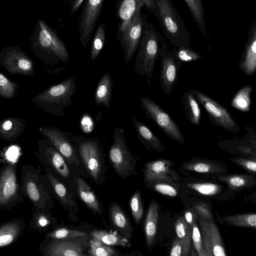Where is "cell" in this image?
<instances>
[{
    "mask_svg": "<svg viewBox=\"0 0 256 256\" xmlns=\"http://www.w3.org/2000/svg\"><path fill=\"white\" fill-rule=\"evenodd\" d=\"M39 164H23L20 172V186L24 196L34 208L50 211L54 206V198L45 174Z\"/></svg>",
    "mask_w": 256,
    "mask_h": 256,
    "instance_id": "1",
    "label": "cell"
},
{
    "mask_svg": "<svg viewBox=\"0 0 256 256\" xmlns=\"http://www.w3.org/2000/svg\"><path fill=\"white\" fill-rule=\"evenodd\" d=\"M73 141L78 154L90 178L97 185L106 179V165L104 147L98 138L74 136Z\"/></svg>",
    "mask_w": 256,
    "mask_h": 256,
    "instance_id": "2",
    "label": "cell"
},
{
    "mask_svg": "<svg viewBox=\"0 0 256 256\" xmlns=\"http://www.w3.org/2000/svg\"><path fill=\"white\" fill-rule=\"evenodd\" d=\"M76 76L68 78L38 94L32 100L48 113L63 117L64 108L70 106L72 97L76 92Z\"/></svg>",
    "mask_w": 256,
    "mask_h": 256,
    "instance_id": "3",
    "label": "cell"
},
{
    "mask_svg": "<svg viewBox=\"0 0 256 256\" xmlns=\"http://www.w3.org/2000/svg\"><path fill=\"white\" fill-rule=\"evenodd\" d=\"M156 16L169 41L178 48L190 47V37L170 0H154Z\"/></svg>",
    "mask_w": 256,
    "mask_h": 256,
    "instance_id": "4",
    "label": "cell"
},
{
    "mask_svg": "<svg viewBox=\"0 0 256 256\" xmlns=\"http://www.w3.org/2000/svg\"><path fill=\"white\" fill-rule=\"evenodd\" d=\"M142 30L138 52L135 56V72L150 79L154 73L158 55V43L162 38L155 27L144 16Z\"/></svg>",
    "mask_w": 256,
    "mask_h": 256,
    "instance_id": "5",
    "label": "cell"
},
{
    "mask_svg": "<svg viewBox=\"0 0 256 256\" xmlns=\"http://www.w3.org/2000/svg\"><path fill=\"white\" fill-rule=\"evenodd\" d=\"M108 157L115 173L120 178L126 179L138 174L136 165L138 158L128 149L124 130L120 126H117L114 130L113 141L109 148Z\"/></svg>",
    "mask_w": 256,
    "mask_h": 256,
    "instance_id": "6",
    "label": "cell"
},
{
    "mask_svg": "<svg viewBox=\"0 0 256 256\" xmlns=\"http://www.w3.org/2000/svg\"><path fill=\"white\" fill-rule=\"evenodd\" d=\"M37 157L44 169L48 170L76 192L75 179L80 176L48 139L40 143Z\"/></svg>",
    "mask_w": 256,
    "mask_h": 256,
    "instance_id": "7",
    "label": "cell"
},
{
    "mask_svg": "<svg viewBox=\"0 0 256 256\" xmlns=\"http://www.w3.org/2000/svg\"><path fill=\"white\" fill-rule=\"evenodd\" d=\"M39 130L80 176L90 178L78 154L73 141L74 135L72 132L62 130L54 126L40 128Z\"/></svg>",
    "mask_w": 256,
    "mask_h": 256,
    "instance_id": "8",
    "label": "cell"
},
{
    "mask_svg": "<svg viewBox=\"0 0 256 256\" xmlns=\"http://www.w3.org/2000/svg\"><path fill=\"white\" fill-rule=\"evenodd\" d=\"M36 44L44 60L50 64L67 63L70 60L68 50L58 34L42 20L36 29Z\"/></svg>",
    "mask_w": 256,
    "mask_h": 256,
    "instance_id": "9",
    "label": "cell"
},
{
    "mask_svg": "<svg viewBox=\"0 0 256 256\" xmlns=\"http://www.w3.org/2000/svg\"><path fill=\"white\" fill-rule=\"evenodd\" d=\"M16 165L8 162L0 169V209L11 210L24 200Z\"/></svg>",
    "mask_w": 256,
    "mask_h": 256,
    "instance_id": "10",
    "label": "cell"
},
{
    "mask_svg": "<svg viewBox=\"0 0 256 256\" xmlns=\"http://www.w3.org/2000/svg\"><path fill=\"white\" fill-rule=\"evenodd\" d=\"M90 236L72 238L52 239L44 238L39 246L43 256H87Z\"/></svg>",
    "mask_w": 256,
    "mask_h": 256,
    "instance_id": "11",
    "label": "cell"
},
{
    "mask_svg": "<svg viewBox=\"0 0 256 256\" xmlns=\"http://www.w3.org/2000/svg\"><path fill=\"white\" fill-rule=\"evenodd\" d=\"M142 5L134 12L130 20L122 30H118V38L126 64L131 61L138 49L142 30L143 19L141 13Z\"/></svg>",
    "mask_w": 256,
    "mask_h": 256,
    "instance_id": "12",
    "label": "cell"
},
{
    "mask_svg": "<svg viewBox=\"0 0 256 256\" xmlns=\"http://www.w3.org/2000/svg\"><path fill=\"white\" fill-rule=\"evenodd\" d=\"M141 106L148 118L153 121L170 138L180 144L184 142V137L177 124L158 104L146 97H141Z\"/></svg>",
    "mask_w": 256,
    "mask_h": 256,
    "instance_id": "13",
    "label": "cell"
},
{
    "mask_svg": "<svg viewBox=\"0 0 256 256\" xmlns=\"http://www.w3.org/2000/svg\"><path fill=\"white\" fill-rule=\"evenodd\" d=\"M190 92L193 96L205 109L211 122L234 133L240 132V128L228 110L205 94L197 90Z\"/></svg>",
    "mask_w": 256,
    "mask_h": 256,
    "instance_id": "14",
    "label": "cell"
},
{
    "mask_svg": "<svg viewBox=\"0 0 256 256\" xmlns=\"http://www.w3.org/2000/svg\"><path fill=\"white\" fill-rule=\"evenodd\" d=\"M160 42L158 50L161 60L160 82L164 94L167 95L172 92L176 83L180 62L176 56V50H170L163 38Z\"/></svg>",
    "mask_w": 256,
    "mask_h": 256,
    "instance_id": "15",
    "label": "cell"
},
{
    "mask_svg": "<svg viewBox=\"0 0 256 256\" xmlns=\"http://www.w3.org/2000/svg\"><path fill=\"white\" fill-rule=\"evenodd\" d=\"M53 198L68 212V216L75 220L76 214L80 211L79 204L76 200L78 194L66 184L60 180L48 170L44 169Z\"/></svg>",
    "mask_w": 256,
    "mask_h": 256,
    "instance_id": "16",
    "label": "cell"
},
{
    "mask_svg": "<svg viewBox=\"0 0 256 256\" xmlns=\"http://www.w3.org/2000/svg\"><path fill=\"white\" fill-rule=\"evenodd\" d=\"M104 0H86L79 20L80 40L86 48L95 28Z\"/></svg>",
    "mask_w": 256,
    "mask_h": 256,
    "instance_id": "17",
    "label": "cell"
},
{
    "mask_svg": "<svg viewBox=\"0 0 256 256\" xmlns=\"http://www.w3.org/2000/svg\"><path fill=\"white\" fill-rule=\"evenodd\" d=\"M0 63L12 74L32 76L34 73L32 61L18 48L4 49L0 53Z\"/></svg>",
    "mask_w": 256,
    "mask_h": 256,
    "instance_id": "18",
    "label": "cell"
},
{
    "mask_svg": "<svg viewBox=\"0 0 256 256\" xmlns=\"http://www.w3.org/2000/svg\"><path fill=\"white\" fill-rule=\"evenodd\" d=\"M202 244L205 256H226L219 229L213 220H198Z\"/></svg>",
    "mask_w": 256,
    "mask_h": 256,
    "instance_id": "19",
    "label": "cell"
},
{
    "mask_svg": "<svg viewBox=\"0 0 256 256\" xmlns=\"http://www.w3.org/2000/svg\"><path fill=\"white\" fill-rule=\"evenodd\" d=\"M173 165L171 160L166 158L146 162L142 170L144 178L160 180L176 184L178 179Z\"/></svg>",
    "mask_w": 256,
    "mask_h": 256,
    "instance_id": "20",
    "label": "cell"
},
{
    "mask_svg": "<svg viewBox=\"0 0 256 256\" xmlns=\"http://www.w3.org/2000/svg\"><path fill=\"white\" fill-rule=\"evenodd\" d=\"M110 222L115 230L127 240L132 236L134 228L127 214L116 202H112L108 208Z\"/></svg>",
    "mask_w": 256,
    "mask_h": 256,
    "instance_id": "21",
    "label": "cell"
},
{
    "mask_svg": "<svg viewBox=\"0 0 256 256\" xmlns=\"http://www.w3.org/2000/svg\"><path fill=\"white\" fill-rule=\"evenodd\" d=\"M76 188L78 197L94 214L102 216L104 213V206L89 184L82 176L75 179Z\"/></svg>",
    "mask_w": 256,
    "mask_h": 256,
    "instance_id": "22",
    "label": "cell"
},
{
    "mask_svg": "<svg viewBox=\"0 0 256 256\" xmlns=\"http://www.w3.org/2000/svg\"><path fill=\"white\" fill-rule=\"evenodd\" d=\"M238 66L242 72L246 76H252L256 70V24L252 25L245 49Z\"/></svg>",
    "mask_w": 256,
    "mask_h": 256,
    "instance_id": "23",
    "label": "cell"
},
{
    "mask_svg": "<svg viewBox=\"0 0 256 256\" xmlns=\"http://www.w3.org/2000/svg\"><path fill=\"white\" fill-rule=\"evenodd\" d=\"M25 220L15 218L0 223V248L16 242L26 228Z\"/></svg>",
    "mask_w": 256,
    "mask_h": 256,
    "instance_id": "24",
    "label": "cell"
},
{
    "mask_svg": "<svg viewBox=\"0 0 256 256\" xmlns=\"http://www.w3.org/2000/svg\"><path fill=\"white\" fill-rule=\"evenodd\" d=\"M159 205L154 200H151L144 222V234L147 248L150 250L154 246L158 232L159 218Z\"/></svg>",
    "mask_w": 256,
    "mask_h": 256,
    "instance_id": "25",
    "label": "cell"
},
{
    "mask_svg": "<svg viewBox=\"0 0 256 256\" xmlns=\"http://www.w3.org/2000/svg\"><path fill=\"white\" fill-rule=\"evenodd\" d=\"M186 172L218 175L224 172V166L217 162L204 158H194L185 162L182 166Z\"/></svg>",
    "mask_w": 256,
    "mask_h": 256,
    "instance_id": "26",
    "label": "cell"
},
{
    "mask_svg": "<svg viewBox=\"0 0 256 256\" xmlns=\"http://www.w3.org/2000/svg\"><path fill=\"white\" fill-rule=\"evenodd\" d=\"M132 122L138 138L148 150L158 152L165 150L163 144L144 123L134 118Z\"/></svg>",
    "mask_w": 256,
    "mask_h": 256,
    "instance_id": "27",
    "label": "cell"
},
{
    "mask_svg": "<svg viewBox=\"0 0 256 256\" xmlns=\"http://www.w3.org/2000/svg\"><path fill=\"white\" fill-rule=\"evenodd\" d=\"M113 81L108 72L106 71L100 78L94 92V102L96 106L102 104L108 110L111 104Z\"/></svg>",
    "mask_w": 256,
    "mask_h": 256,
    "instance_id": "28",
    "label": "cell"
},
{
    "mask_svg": "<svg viewBox=\"0 0 256 256\" xmlns=\"http://www.w3.org/2000/svg\"><path fill=\"white\" fill-rule=\"evenodd\" d=\"M216 179L234 192L252 188L256 185L255 177L250 174H226L218 176Z\"/></svg>",
    "mask_w": 256,
    "mask_h": 256,
    "instance_id": "29",
    "label": "cell"
},
{
    "mask_svg": "<svg viewBox=\"0 0 256 256\" xmlns=\"http://www.w3.org/2000/svg\"><path fill=\"white\" fill-rule=\"evenodd\" d=\"M58 224V220L54 217L50 211L34 210L32 218L28 224L30 230L39 232H48Z\"/></svg>",
    "mask_w": 256,
    "mask_h": 256,
    "instance_id": "30",
    "label": "cell"
},
{
    "mask_svg": "<svg viewBox=\"0 0 256 256\" xmlns=\"http://www.w3.org/2000/svg\"><path fill=\"white\" fill-rule=\"evenodd\" d=\"M91 237L96 238L103 244L109 246H118L130 248L132 243L130 240L124 237L117 231H108L93 228L89 232Z\"/></svg>",
    "mask_w": 256,
    "mask_h": 256,
    "instance_id": "31",
    "label": "cell"
},
{
    "mask_svg": "<svg viewBox=\"0 0 256 256\" xmlns=\"http://www.w3.org/2000/svg\"><path fill=\"white\" fill-rule=\"evenodd\" d=\"M25 122L18 118H8L0 122V136L10 142H14L24 130Z\"/></svg>",
    "mask_w": 256,
    "mask_h": 256,
    "instance_id": "32",
    "label": "cell"
},
{
    "mask_svg": "<svg viewBox=\"0 0 256 256\" xmlns=\"http://www.w3.org/2000/svg\"><path fill=\"white\" fill-rule=\"evenodd\" d=\"M82 226L71 227L58 224L46 232L45 238L52 239H64L82 238L90 236L89 230H82Z\"/></svg>",
    "mask_w": 256,
    "mask_h": 256,
    "instance_id": "33",
    "label": "cell"
},
{
    "mask_svg": "<svg viewBox=\"0 0 256 256\" xmlns=\"http://www.w3.org/2000/svg\"><path fill=\"white\" fill-rule=\"evenodd\" d=\"M174 228L176 236L182 245V256H189L192 242L191 228L186 222L184 216H180L174 222Z\"/></svg>",
    "mask_w": 256,
    "mask_h": 256,
    "instance_id": "34",
    "label": "cell"
},
{
    "mask_svg": "<svg viewBox=\"0 0 256 256\" xmlns=\"http://www.w3.org/2000/svg\"><path fill=\"white\" fill-rule=\"evenodd\" d=\"M182 103L188 120L192 124L199 125L201 120L200 108L190 90H187L183 94Z\"/></svg>",
    "mask_w": 256,
    "mask_h": 256,
    "instance_id": "35",
    "label": "cell"
},
{
    "mask_svg": "<svg viewBox=\"0 0 256 256\" xmlns=\"http://www.w3.org/2000/svg\"><path fill=\"white\" fill-rule=\"evenodd\" d=\"M144 5V0H122L117 8L118 17L121 20L118 30L124 28L130 20L136 10Z\"/></svg>",
    "mask_w": 256,
    "mask_h": 256,
    "instance_id": "36",
    "label": "cell"
},
{
    "mask_svg": "<svg viewBox=\"0 0 256 256\" xmlns=\"http://www.w3.org/2000/svg\"><path fill=\"white\" fill-rule=\"evenodd\" d=\"M87 255L91 256H124L120 250L106 245L91 236L88 242Z\"/></svg>",
    "mask_w": 256,
    "mask_h": 256,
    "instance_id": "37",
    "label": "cell"
},
{
    "mask_svg": "<svg viewBox=\"0 0 256 256\" xmlns=\"http://www.w3.org/2000/svg\"><path fill=\"white\" fill-rule=\"evenodd\" d=\"M252 87L247 85L240 88L234 96L230 104L232 107L242 112H248L251 103L250 94Z\"/></svg>",
    "mask_w": 256,
    "mask_h": 256,
    "instance_id": "38",
    "label": "cell"
},
{
    "mask_svg": "<svg viewBox=\"0 0 256 256\" xmlns=\"http://www.w3.org/2000/svg\"><path fill=\"white\" fill-rule=\"evenodd\" d=\"M146 188L164 196L175 197L178 190L176 185L166 181L156 179L144 178Z\"/></svg>",
    "mask_w": 256,
    "mask_h": 256,
    "instance_id": "39",
    "label": "cell"
},
{
    "mask_svg": "<svg viewBox=\"0 0 256 256\" xmlns=\"http://www.w3.org/2000/svg\"><path fill=\"white\" fill-rule=\"evenodd\" d=\"M223 221L228 224L256 228V214L255 213L240 214L224 216Z\"/></svg>",
    "mask_w": 256,
    "mask_h": 256,
    "instance_id": "40",
    "label": "cell"
},
{
    "mask_svg": "<svg viewBox=\"0 0 256 256\" xmlns=\"http://www.w3.org/2000/svg\"><path fill=\"white\" fill-rule=\"evenodd\" d=\"M200 32L206 34L204 8L202 0H184Z\"/></svg>",
    "mask_w": 256,
    "mask_h": 256,
    "instance_id": "41",
    "label": "cell"
},
{
    "mask_svg": "<svg viewBox=\"0 0 256 256\" xmlns=\"http://www.w3.org/2000/svg\"><path fill=\"white\" fill-rule=\"evenodd\" d=\"M188 187L197 193L205 196H213L220 194L222 190V186L210 182H194L187 184Z\"/></svg>",
    "mask_w": 256,
    "mask_h": 256,
    "instance_id": "42",
    "label": "cell"
},
{
    "mask_svg": "<svg viewBox=\"0 0 256 256\" xmlns=\"http://www.w3.org/2000/svg\"><path fill=\"white\" fill-rule=\"evenodd\" d=\"M105 42V24H102L98 27L92 40L90 51V58L92 61H94L98 56Z\"/></svg>",
    "mask_w": 256,
    "mask_h": 256,
    "instance_id": "43",
    "label": "cell"
},
{
    "mask_svg": "<svg viewBox=\"0 0 256 256\" xmlns=\"http://www.w3.org/2000/svg\"><path fill=\"white\" fill-rule=\"evenodd\" d=\"M130 208L134 220L136 225L142 221L144 216V204L142 192L140 190L136 191L130 198Z\"/></svg>",
    "mask_w": 256,
    "mask_h": 256,
    "instance_id": "44",
    "label": "cell"
},
{
    "mask_svg": "<svg viewBox=\"0 0 256 256\" xmlns=\"http://www.w3.org/2000/svg\"><path fill=\"white\" fill-rule=\"evenodd\" d=\"M17 84L0 73V96L12 98L16 92Z\"/></svg>",
    "mask_w": 256,
    "mask_h": 256,
    "instance_id": "45",
    "label": "cell"
},
{
    "mask_svg": "<svg viewBox=\"0 0 256 256\" xmlns=\"http://www.w3.org/2000/svg\"><path fill=\"white\" fill-rule=\"evenodd\" d=\"M190 228L192 229V242L197 255L198 256H205L198 222H194Z\"/></svg>",
    "mask_w": 256,
    "mask_h": 256,
    "instance_id": "46",
    "label": "cell"
},
{
    "mask_svg": "<svg viewBox=\"0 0 256 256\" xmlns=\"http://www.w3.org/2000/svg\"><path fill=\"white\" fill-rule=\"evenodd\" d=\"M177 58L180 62H190L201 58L200 56L194 52L190 47H183L176 50Z\"/></svg>",
    "mask_w": 256,
    "mask_h": 256,
    "instance_id": "47",
    "label": "cell"
},
{
    "mask_svg": "<svg viewBox=\"0 0 256 256\" xmlns=\"http://www.w3.org/2000/svg\"><path fill=\"white\" fill-rule=\"evenodd\" d=\"M230 160L236 165L239 166L247 172L254 174L256 173V159L234 157L230 159Z\"/></svg>",
    "mask_w": 256,
    "mask_h": 256,
    "instance_id": "48",
    "label": "cell"
},
{
    "mask_svg": "<svg viewBox=\"0 0 256 256\" xmlns=\"http://www.w3.org/2000/svg\"><path fill=\"white\" fill-rule=\"evenodd\" d=\"M192 208L198 215V220H200L204 221L213 220L212 214L206 204L198 202L193 204Z\"/></svg>",
    "mask_w": 256,
    "mask_h": 256,
    "instance_id": "49",
    "label": "cell"
},
{
    "mask_svg": "<svg viewBox=\"0 0 256 256\" xmlns=\"http://www.w3.org/2000/svg\"><path fill=\"white\" fill-rule=\"evenodd\" d=\"M80 127L85 133L90 132L94 128V123L90 114H84L80 119Z\"/></svg>",
    "mask_w": 256,
    "mask_h": 256,
    "instance_id": "50",
    "label": "cell"
},
{
    "mask_svg": "<svg viewBox=\"0 0 256 256\" xmlns=\"http://www.w3.org/2000/svg\"><path fill=\"white\" fill-rule=\"evenodd\" d=\"M171 256H182V247L181 242L177 236H176L172 243L170 250Z\"/></svg>",
    "mask_w": 256,
    "mask_h": 256,
    "instance_id": "51",
    "label": "cell"
},
{
    "mask_svg": "<svg viewBox=\"0 0 256 256\" xmlns=\"http://www.w3.org/2000/svg\"><path fill=\"white\" fill-rule=\"evenodd\" d=\"M184 218L190 227L194 222H198V215L193 208H188L185 210Z\"/></svg>",
    "mask_w": 256,
    "mask_h": 256,
    "instance_id": "52",
    "label": "cell"
},
{
    "mask_svg": "<svg viewBox=\"0 0 256 256\" xmlns=\"http://www.w3.org/2000/svg\"><path fill=\"white\" fill-rule=\"evenodd\" d=\"M84 0H66L69 4L72 14L75 13Z\"/></svg>",
    "mask_w": 256,
    "mask_h": 256,
    "instance_id": "53",
    "label": "cell"
}]
</instances>
